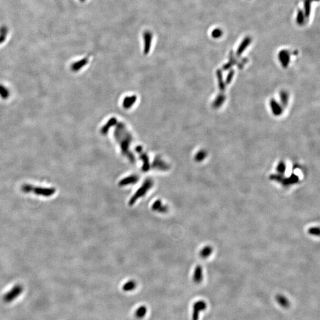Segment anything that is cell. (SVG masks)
Returning <instances> with one entry per match:
<instances>
[{"label": "cell", "instance_id": "obj_1", "mask_svg": "<svg viewBox=\"0 0 320 320\" xmlns=\"http://www.w3.org/2000/svg\"><path fill=\"white\" fill-rule=\"evenodd\" d=\"M153 186V181L151 179H147L144 183L142 184L140 187L133 194L132 197L130 199L129 202V206H132L134 203L138 200L140 198L144 196L147 192L151 189V188Z\"/></svg>", "mask_w": 320, "mask_h": 320}, {"label": "cell", "instance_id": "obj_2", "mask_svg": "<svg viewBox=\"0 0 320 320\" xmlns=\"http://www.w3.org/2000/svg\"><path fill=\"white\" fill-rule=\"evenodd\" d=\"M23 291V288L21 285H16L9 292L6 293L3 297V300L7 303L11 302L18 298Z\"/></svg>", "mask_w": 320, "mask_h": 320}, {"label": "cell", "instance_id": "obj_3", "mask_svg": "<svg viewBox=\"0 0 320 320\" xmlns=\"http://www.w3.org/2000/svg\"><path fill=\"white\" fill-rule=\"evenodd\" d=\"M207 303L203 300L196 302L193 305V310L192 313V320H199V313L207 309Z\"/></svg>", "mask_w": 320, "mask_h": 320}, {"label": "cell", "instance_id": "obj_4", "mask_svg": "<svg viewBox=\"0 0 320 320\" xmlns=\"http://www.w3.org/2000/svg\"><path fill=\"white\" fill-rule=\"evenodd\" d=\"M23 189L24 190H25L26 192H29L30 190H34V192L36 193L40 194L42 195H44V196H49V195H51L52 194H53L55 192V190L53 189H45V188H40V187H37V188H34L32 186H30V185H24V186L23 187Z\"/></svg>", "mask_w": 320, "mask_h": 320}, {"label": "cell", "instance_id": "obj_5", "mask_svg": "<svg viewBox=\"0 0 320 320\" xmlns=\"http://www.w3.org/2000/svg\"><path fill=\"white\" fill-rule=\"evenodd\" d=\"M203 268L200 265H198L195 267L194 271L193 280L196 283H200L203 280Z\"/></svg>", "mask_w": 320, "mask_h": 320}, {"label": "cell", "instance_id": "obj_6", "mask_svg": "<svg viewBox=\"0 0 320 320\" xmlns=\"http://www.w3.org/2000/svg\"><path fill=\"white\" fill-rule=\"evenodd\" d=\"M152 209L157 212L160 213H166L168 211V207L166 205H162V202L160 200H157L154 202L152 205Z\"/></svg>", "mask_w": 320, "mask_h": 320}, {"label": "cell", "instance_id": "obj_7", "mask_svg": "<svg viewBox=\"0 0 320 320\" xmlns=\"http://www.w3.org/2000/svg\"><path fill=\"white\" fill-rule=\"evenodd\" d=\"M138 180L139 177L137 176L132 175L121 180L119 183V185L120 186L123 187L127 186L129 184H132L134 183H136Z\"/></svg>", "mask_w": 320, "mask_h": 320}, {"label": "cell", "instance_id": "obj_8", "mask_svg": "<svg viewBox=\"0 0 320 320\" xmlns=\"http://www.w3.org/2000/svg\"><path fill=\"white\" fill-rule=\"evenodd\" d=\"M213 253V248L210 246H207L203 247L199 253V256L202 259L208 258Z\"/></svg>", "mask_w": 320, "mask_h": 320}, {"label": "cell", "instance_id": "obj_9", "mask_svg": "<svg viewBox=\"0 0 320 320\" xmlns=\"http://www.w3.org/2000/svg\"><path fill=\"white\" fill-rule=\"evenodd\" d=\"M279 60L283 67L286 68L289 62V55L287 51H283L279 53Z\"/></svg>", "mask_w": 320, "mask_h": 320}, {"label": "cell", "instance_id": "obj_10", "mask_svg": "<svg viewBox=\"0 0 320 320\" xmlns=\"http://www.w3.org/2000/svg\"><path fill=\"white\" fill-rule=\"evenodd\" d=\"M270 106L272 108V112L276 116H279L282 113V109L280 105L274 100H272L270 101Z\"/></svg>", "mask_w": 320, "mask_h": 320}, {"label": "cell", "instance_id": "obj_11", "mask_svg": "<svg viewBox=\"0 0 320 320\" xmlns=\"http://www.w3.org/2000/svg\"><path fill=\"white\" fill-rule=\"evenodd\" d=\"M276 300L281 307L287 308L289 306V301L285 296L282 295H278L276 296Z\"/></svg>", "mask_w": 320, "mask_h": 320}, {"label": "cell", "instance_id": "obj_12", "mask_svg": "<svg viewBox=\"0 0 320 320\" xmlns=\"http://www.w3.org/2000/svg\"><path fill=\"white\" fill-rule=\"evenodd\" d=\"M10 96L9 89L5 86L0 84V97L4 100H7Z\"/></svg>", "mask_w": 320, "mask_h": 320}, {"label": "cell", "instance_id": "obj_13", "mask_svg": "<svg viewBox=\"0 0 320 320\" xmlns=\"http://www.w3.org/2000/svg\"><path fill=\"white\" fill-rule=\"evenodd\" d=\"M136 287V283L134 280H129L122 287V289L125 292H129L133 291Z\"/></svg>", "mask_w": 320, "mask_h": 320}, {"label": "cell", "instance_id": "obj_14", "mask_svg": "<svg viewBox=\"0 0 320 320\" xmlns=\"http://www.w3.org/2000/svg\"><path fill=\"white\" fill-rule=\"evenodd\" d=\"M147 313V308L145 306H140L135 311V316L137 318H144Z\"/></svg>", "mask_w": 320, "mask_h": 320}, {"label": "cell", "instance_id": "obj_15", "mask_svg": "<svg viewBox=\"0 0 320 320\" xmlns=\"http://www.w3.org/2000/svg\"><path fill=\"white\" fill-rule=\"evenodd\" d=\"M298 180H299L298 177L295 174H292L291 176V177L289 178H287L285 180H282V182H283V184L284 185L287 186L289 184H292L297 183L298 181Z\"/></svg>", "mask_w": 320, "mask_h": 320}, {"label": "cell", "instance_id": "obj_16", "mask_svg": "<svg viewBox=\"0 0 320 320\" xmlns=\"http://www.w3.org/2000/svg\"><path fill=\"white\" fill-rule=\"evenodd\" d=\"M225 96H224L223 94H220L216 98L215 100L213 102V106L215 108H218L220 107V106H222V104H223V103L225 101Z\"/></svg>", "mask_w": 320, "mask_h": 320}, {"label": "cell", "instance_id": "obj_17", "mask_svg": "<svg viewBox=\"0 0 320 320\" xmlns=\"http://www.w3.org/2000/svg\"><path fill=\"white\" fill-rule=\"evenodd\" d=\"M217 77L218 80V84H219V88L222 91H224L225 89V84L223 81V77L222 74L220 70H218L217 71Z\"/></svg>", "mask_w": 320, "mask_h": 320}, {"label": "cell", "instance_id": "obj_18", "mask_svg": "<svg viewBox=\"0 0 320 320\" xmlns=\"http://www.w3.org/2000/svg\"><path fill=\"white\" fill-rule=\"evenodd\" d=\"M249 43H250V40H248V39H246L241 43V45H240V47L238 48V49L237 51V55L239 56L241 53H242V52L246 48V47L248 46Z\"/></svg>", "mask_w": 320, "mask_h": 320}, {"label": "cell", "instance_id": "obj_19", "mask_svg": "<svg viewBox=\"0 0 320 320\" xmlns=\"http://www.w3.org/2000/svg\"><path fill=\"white\" fill-rule=\"evenodd\" d=\"M308 233L309 234L313 236L320 235V228L318 227H311L309 228Z\"/></svg>", "mask_w": 320, "mask_h": 320}, {"label": "cell", "instance_id": "obj_20", "mask_svg": "<svg viewBox=\"0 0 320 320\" xmlns=\"http://www.w3.org/2000/svg\"><path fill=\"white\" fill-rule=\"evenodd\" d=\"M287 167L284 162H280L277 167V170L280 174H283L286 171Z\"/></svg>", "mask_w": 320, "mask_h": 320}, {"label": "cell", "instance_id": "obj_21", "mask_svg": "<svg viewBox=\"0 0 320 320\" xmlns=\"http://www.w3.org/2000/svg\"><path fill=\"white\" fill-rule=\"evenodd\" d=\"M280 99L281 101L283 103L284 106H287L288 101V96L287 93L285 92H282L280 94Z\"/></svg>", "mask_w": 320, "mask_h": 320}, {"label": "cell", "instance_id": "obj_22", "mask_svg": "<svg viewBox=\"0 0 320 320\" xmlns=\"http://www.w3.org/2000/svg\"><path fill=\"white\" fill-rule=\"evenodd\" d=\"M206 157V153L204 151H200L197 154L196 157V160L198 161H200L203 160Z\"/></svg>", "mask_w": 320, "mask_h": 320}, {"label": "cell", "instance_id": "obj_23", "mask_svg": "<svg viewBox=\"0 0 320 320\" xmlns=\"http://www.w3.org/2000/svg\"><path fill=\"white\" fill-rule=\"evenodd\" d=\"M233 75H234V71L233 70H231L227 76V79H226V84H229L231 83L232 79L233 78Z\"/></svg>", "mask_w": 320, "mask_h": 320}, {"label": "cell", "instance_id": "obj_24", "mask_svg": "<svg viewBox=\"0 0 320 320\" xmlns=\"http://www.w3.org/2000/svg\"><path fill=\"white\" fill-rule=\"evenodd\" d=\"M270 178L273 180H276L277 181H282L283 179V177L282 176V175H271Z\"/></svg>", "mask_w": 320, "mask_h": 320}, {"label": "cell", "instance_id": "obj_25", "mask_svg": "<svg viewBox=\"0 0 320 320\" xmlns=\"http://www.w3.org/2000/svg\"><path fill=\"white\" fill-rule=\"evenodd\" d=\"M212 35L215 38H218L221 35V31L218 29H216L213 31Z\"/></svg>", "mask_w": 320, "mask_h": 320}]
</instances>
